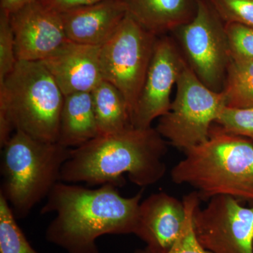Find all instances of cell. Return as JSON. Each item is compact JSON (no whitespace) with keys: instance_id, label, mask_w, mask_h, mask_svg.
Here are the masks:
<instances>
[{"instance_id":"cell-23","label":"cell","mask_w":253,"mask_h":253,"mask_svg":"<svg viewBox=\"0 0 253 253\" xmlns=\"http://www.w3.org/2000/svg\"><path fill=\"white\" fill-rule=\"evenodd\" d=\"M224 23H238L253 27V0H207Z\"/></svg>"},{"instance_id":"cell-25","label":"cell","mask_w":253,"mask_h":253,"mask_svg":"<svg viewBox=\"0 0 253 253\" xmlns=\"http://www.w3.org/2000/svg\"><path fill=\"white\" fill-rule=\"evenodd\" d=\"M104 0H41L49 9L59 13L64 12L76 8L96 4Z\"/></svg>"},{"instance_id":"cell-17","label":"cell","mask_w":253,"mask_h":253,"mask_svg":"<svg viewBox=\"0 0 253 253\" xmlns=\"http://www.w3.org/2000/svg\"><path fill=\"white\" fill-rule=\"evenodd\" d=\"M91 94L99 136L114 134L132 126L126 99L116 86L102 81Z\"/></svg>"},{"instance_id":"cell-24","label":"cell","mask_w":253,"mask_h":253,"mask_svg":"<svg viewBox=\"0 0 253 253\" xmlns=\"http://www.w3.org/2000/svg\"><path fill=\"white\" fill-rule=\"evenodd\" d=\"M17 63L9 14L0 10V84L14 71Z\"/></svg>"},{"instance_id":"cell-7","label":"cell","mask_w":253,"mask_h":253,"mask_svg":"<svg viewBox=\"0 0 253 253\" xmlns=\"http://www.w3.org/2000/svg\"><path fill=\"white\" fill-rule=\"evenodd\" d=\"M157 39L127 13L114 34L100 47L103 79L121 91L130 118L140 96Z\"/></svg>"},{"instance_id":"cell-21","label":"cell","mask_w":253,"mask_h":253,"mask_svg":"<svg viewBox=\"0 0 253 253\" xmlns=\"http://www.w3.org/2000/svg\"><path fill=\"white\" fill-rule=\"evenodd\" d=\"M214 124L235 135L253 141V106L223 108Z\"/></svg>"},{"instance_id":"cell-14","label":"cell","mask_w":253,"mask_h":253,"mask_svg":"<svg viewBox=\"0 0 253 253\" xmlns=\"http://www.w3.org/2000/svg\"><path fill=\"white\" fill-rule=\"evenodd\" d=\"M68 41L101 46L127 14L123 0H104L60 13Z\"/></svg>"},{"instance_id":"cell-20","label":"cell","mask_w":253,"mask_h":253,"mask_svg":"<svg viewBox=\"0 0 253 253\" xmlns=\"http://www.w3.org/2000/svg\"><path fill=\"white\" fill-rule=\"evenodd\" d=\"M200 198L197 192L191 193L183 200L186 209L185 224L180 236L166 252H156L145 247L137 249L134 253H209L199 244L195 236L193 228V214L195 209L200 205Z\"/></svg>"},{"instance_id":"cell-15","label":"cell","mask_w":253,"mask_h":253,"mask_svg":"<svg viewBox=\"0 0 253 253\" xmlns=\"http://www.w3.org/2000/svg\"><path fill=\"white\" fill-rule=\"evenodd\" d=\"M128 14L157 37L174 32L194 17L197 0H123Z\"/></svg>"},{"instance_id":"cell-10","label":"cell","mask_w":253,"mask_h":253,"mask_svg":"<svg viewBox=\"0 0 253 253\" xmlns=\"http://www.w3.org/2000/svg\"><path fill=\"white\" fill-rule=\"evenodd\" d=\"M185 59L174 40L158 37L144 85L131 118V126L149 128L156 118L170 109L173 86L179 78Z\"/></svg>"},{"instance_id":"cell-22","label":"cell","mask_w":253,"mask_h":253,"mask_svg":"<svg viewBox=\"0 0 253 253\" xmlns=\"http://www.w3.org/2000/svg\"><path fill=\"white\" fill-rule=\"evenodd\" d=\"M231 60L253 61V27L238 23H224Z\"/></svg>"},{"instance_id":"cell-16","label":"cell","mask_w":253,"mask_h":253,"mask_svg":"<svg viewBox=\"0 0 253 253\" xmlns=\"http://www.w3.org/2000/svg\"><path fill=\"white\" fill-rule=\"evenodd\" d=\"M98 136L91 92L65 96L57 143L74 149Z\"/></svg>"},{"instance_id":"cell-12","label":"cell","mask_w":253,"mask_h":253,"mask_svg":"<svg viewBox=\"0 0 253 253\" xmlns=\"http://www.w3.org/2000/svg\"><path fill=\"white\" fill-rule=\"evenodd\" d=\"M100 47L68 41L41 62L64 96L91 92L104 81L100 66Z\"/></svg>"},{"instance_id":"cell-8","label":"cell","mask_w":253,"mask_h":253,"mask_svg":"<svg viewBox=\"0 0 253 253\" xmlns=\"http://www.w3.org/2000/svg\"><path fill=\"white\" fill-rule=\"evenodd\" d=\"M173 33L186 62L200 81L212 90L222 91L230 51L224 23L207 0H197L194 17Z\"/></svg>"},{"instance_id":"cell-6","label":"cell","mask_w":253,"mask_h":253,"mask_svg":"<svg viewBox=\"0 0 253 253\" xmlns=\"http://www.w3.org/2000/svg\"><path fill=\"white\" fill-rule=\"evenodd\" d=\"M169 111L159 118L156 130L177 149L185 151L205 142L219 113L225 107L222 91L212 90L184 63L176 83Z\"/></svg>"},{"instance_id":"cell-4","label":"cell","mask_w":253,"mask_h":253,"mask_svg":"<svg viewBox=\"0 0 253 253\" xmlns=\"http://www.w3.org/2000/svg\"><path fill=\"white\" fill-rule=\"evenodd\" d=\"M64 95L41 61H17L0 84V146L14 131L57 142Z\"/></svg>"},{"instance_id":"cell-26","label":"cell","mask_w":253,"mask_h":253,"mask_svg":"<svg viewBox=\"0 0 253 253\" xmlns=\"http://www.w3.org/2000/svg\"><path fill=\"white\" fill-rule=\"evenodd\" d=\"M34 1L36 0H0V10L11 14Z\"/></svg>"},{"instance_id":"cell-13","label":"cell","mask_w":253,"mask_h":253,"mask_svg":"<svg viewBox=\"0 0 253 253\" xmlns=\"http://www.w3.org/2000/svg\"><path fill=\"white\" fill-rule=\"evenodd\" d=\"M186 218L183 201L167 193H156L141 201L134 235L156 252H166L180 236Z\"/></svg>"},{"instance_id":"cell-5","label":"cell","mask_w":253,"mask_h":253,"mask_svg":"<svg viewBox=\"0 0 253 253\" xmlns=\"http://www.w3.org/2000/svg\"><path fill=\"white\" fill-rule=\"evenodd\" d=\"M0 194L16 219H23L61 181V169L71 149L14 131L2 148Z\"/></svg>"},{"instance_id":"cell-1","label":"cell","mask_w":253,"mask_h":253,"mask_svg":"<svg viewBox=\"0 0 253 253\" xmlns=\"http://www.w3.org/2000/svg\"><path fill=\"white\" fill-rule=\"evenodd\" d=\"M142 195L143 189L125 197L110 184L88 189L59 181L41 211L55 213L46 241L66 253H100L96 241L101 236L134 234Z\"/></svg>"},{"instance_id":"cell-11","label":"cell","mask_w":253,"mask_h":253,"mask_svg":"<svg viewBox=\"0 0 253 253\" xmlns=\"http://www.w3.org/2000/svg\"><path fill=\"white\" fill-rule=\"evenodd\" d=\"M17 61H42L68 41L61 14L41 0L9 14Z\"/></svg>"},{"instance_id":"cell-3","label":"cell","mask_w":253,"mask_h":253,"mask_svg":"<svg viewBox=\"0 0 253 253\" xmlns=\"http://www.w3.org/2000/svg\"><path fill=\"white\" fill-rule=\"evenodd\" d=\"M171 170L176 184H189L201 199L229 196L253 202V144L212 126L202 144L186 150Z\"/></svg>"},{"instance_id":"cell-2","label":"cell","mask_w":253,"mask_h":253,"mask_svg":"<svg viewBox=\"0 0 253 253\" xmlns=\"http://www.w3.org/2000/svg\"><path fill=\"white\" fill-rule=\"evenodd\" d=\"M167 152V142L156 128L131 126L71 149L61 169V181L118 186L127 174L131 182L146 187L164 176L163 158Z\"/></svg>"},{"instance_id":"cell-18","label":"cell","mask_w":253,"mask_h":253,"mask_svg":"<svg viewBox=\"0 0 253 253\" xmlns=\"http://www.w3.org/2000/svg\"><path fill=\"white\" fill-rule=\"evenodd\" d=\"M222 91L225 95L228 107H252L253 61L231 60Z\"/></svg>"},{"instance_id":"cell-19","label":"cell","mask_w":253,"mask_h":253,"mask_svg":"<svg viewBox=\"0 0 253 253\" xmlns=\"http://www.w3.org/2000/svg\"><path fill=\"white\" fill-rule=\"evenodd\" d=\"M0 253H41L25 236L12 209L0 194Z\"/></svg>"},{"instance_id":"cell-9","label":"cell","mask_w":253,"mask_h":253,"mask_svg":"<svg viewBox=\"0 0 253 253\" xmlns=\"http://www.w3.org/2000/svg\"><path fill=\"white\" fill-rule=\"evenodd\" d=\"M195 236L209 253H253V207L229 196L211 198L193 214Z\"/></svg>"}]
</instances>
